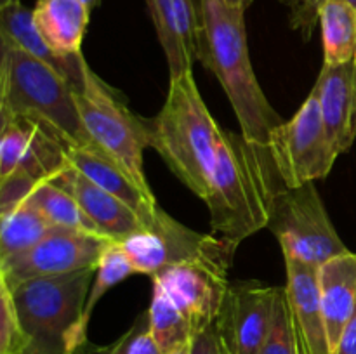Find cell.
Instances as JSON below:
<instances>
[{"label": "cell", "instance_id": "obj_1", "mask_svg": "<svg viewBox=\"0 0 356 354\" xmlns=\"http://www.w3.org/2000/svg\"><path fill=\"white\" fill-rule=\"evenodd\" d=\"M200 26L195 58L218 76L238 120L242 135L268 149L270 135L282 117L261 89L250 61L245 33V10L226 0H198Z\"/></svg>", "mask_w": 356, "mask_h": 354}, {"label": "cell", "instance_id": "obj_2", "mask_svg": "<svg viewBox=\"0 0 356 354\" xmlns=\"http://www.w3.org/2000/svg\"><path fill=\"white\" fill-rule=\"evenodd\" d=\"M278 179L270 149L250 144L242 134L222 130L205 196L212 233L238 246L268 228Z\"/></svg>", "mask_w": 356, "mask_h": 354}, {"label": "cell", "instance_id": "obj_3", "mask_svg": "<svg viewBox=\"0 0 356 354\" xmlns=\"http://www.w3.org/2000/svg\"><path fill=\"white\" fill-rule=\"evenodd\" d=\"M149 146L197 196H207L222 128L205 106L193 71L172 76L159 115L146 120Z\"/></svg>", "mask_w": 356, "mask_h": 354}, {"label": "cell", "instance_id": "obj_4", "mask_svg": "<svg viewBox=\"0 0 356 354\" xmlns=\"http://www.w3.org/2000/svg\"><path fill=\"white\" fill-rule=\"evenodd\" d=\"M24 117L70 148H94L72 83L23 49L0 40V118Z\"/></svg>", "mask_w": 356, "mask_h": 354}, {"label": "cell", "instance_id": "obj_5", "mask_svg": "<svg viewBox=\"0 0 356 354\" xmlns=\"http://www.w3.org/2000/svg\"><path fill=\"white\" fill-rule=\"evenodd\" d=\"M96 267L35 278L10 290L21 325L30 339L24 354H72L87 340L82 316Z\"/></svg>", "mask_w": 356, "mask_h": 354}, {"label": "cell", "instance_id": "obj_6", "mask_svg": "<svg viewBox=\"0 0 356 354\" xmlns=\"http://www.w3.org/2000/svg\"><path fill=\"white\" fill-rule=\"evenodd\" d=\"M75 96L94 148L115 160L145 193L153 194L143 167V153L149 146L146 118L132 113L124 96L101 80L89 65Z\"/></svg>", "mask_w": 356, "mask_h": 354}, {"label": "cell", "instance_id": "obj_7", "mask_svg": "<svg viewBox=\"0 0 356 354\" xmlns=\"http://www.w3.org/2000/svg\"><path fill=\"white\" fill-rule=\"evenodd\" d=\"M138 274L155 276L176 264L197 262L228 273L236 246L214 233L202 235L156 207L143 226L120 243Z\"/></svg>", "mask_w": 356, "mask_h": 354}, {"label": "cell", "instance_id": "obj_8", "mask_svg": "<svg viewBox=\"0 0 356 354\" xmlns=\"http://www.w3.org/2000/svg\"><path fill=\"white\" fill-rule=\"evenodd\" d=\"M268 229L277 236L285 259L313 267L350 252L337 235L313 183L299 187L282 184L275 191Z\"/></svg>", "mask_w": 356, "mask_h": 354}, {"label": "cell", "instance_id": "obj_9", "mask_svg": "<svg viewBox=\"0 0 356 354\" xmlns=\"http://www.w3.org/2000/svg\"><path fill=\"white\" fill-rule=\"evenodd\" d=\"M268 149L284 186L299 187L329 176L339 155L327 134L315 90L292 120L271 132Z\"/></svg>", "mask_w": 356, "mask_h": 354}, {"label": "cell", "instance_id": "obj_10", "mask_svg": "<svg viewBox=\"0 0 356 354\" xmlns=\"http://www.w3.org/2000/svg\"><path fill=\"white\" fill-rule=\"evenodd\" d=\"M111 242L106 236L58 228L31 248L0 260V281L14 290L35 278L61 276L96 267Z\"/></svg>", "mask_w": 356, "mask_h": 354}, {"label": "cell", "instance_id": "obj_11", "mask_svg": "<svg viewBox=\"0 0 356 354\" xmlns=\"http://www.w3.org/2000/svg\"><path fill=\"white\" fill-rule=\"evenodd\" d=\"M280 287L259 281H233L228 285L225 302L216 326L228 354H259L270 332L275 302Z\"/></svg>", "mask_w": 356, "mask_h": 354}, {"label": "cell", "instance_id": "obj_12", "mask_svg": "<svg viewBox=\"0 0 356 354\" xmlns=\"http://www.w3.org/2000/svg\"><path fill=\"white\" fill-rule=\"evenodd\" d=\"M0 179L13 172L47 183L68 167L66 142L24 117L0 118Z\"/></svg>", "mask_w": 356, "mask_h": 354}, {"label": "cell", "instance_id": "obj_13", "mask_svg": "<svg viewBox=\"0 0 356 354\" xmlns=\"http://www.w3.org/2000/svg\"><path fill=\"white\" fill-rule=\"evenodd\" d=\"M226 274L205 264H176L159 271L152 283L165 292L197 335L218 319L229 285Z\"/></svg>", "mask_w": 356, "mask_h": 354}, {"label": "cell", "instance_id": "obj_14", "mask_svg": "<svg viewBox=\"0 0 356 354\" xmlns=\"http://www.w3.org/2000/svg\"><path fill=\"white\" fill-rule=\"evenodd\" d=\"M285 295L299 354H332L320 297L318 267L294 259H285Z\"/></svg>", "mask_w": 356, "mask_h": 354}, {"label": "cell", "instance_id": "obj_15", "mask_svg": "<svg viewBox=\"0 0 356 354\" xmlns=\"http://www.w3.org/2000/svg\"><path fill=\"white\" fill-rule=\"evenodd\" d=\"M313 90L330 142L337 155H343L356 139V59L337 66L323 65Z\"/></svg>", "mask_w": 356, "mask_h": 354}, {"label": "cell", "instance_id": "obj_16", "mask_svg": "<svg viewBox=\"0 0 356 354\" xmlns=\"http://www.w3.org/2000/svg\"><path fill=\"white\" fill-rule=\"evenodd\" d=\"M65 191H68L99 233L113 242L122 243L143 226L141 217L129 205L104 191L96 183L83 176L80 170L70 165L52 179Z\"/></svg>", "mask_w": 356, "mask_h": 354}, {"label": "cell", "instance_id": "obj_17", "mask_svg": "<svg viewBox=\"0 0 356 354\" xmlns=\"http://www.w3.org/2000/svg\"><path fill=\"white\" fill-rule=\"evenodd\" d=\"M0 40L13 44L23 49L33 58L40 59L45 65L54 68L61 76H65L73 89H79L83 82V71L87 68V61L82 56L63 58L58 52L52 51L47 42L42 38L40 31L33 19V9H28L21 3V0L0 7Z\"/></svg>", "mask_w": 356, "mask_h": 354}, {"label": "cell", "instance_id": "obj_18", "mask_svg": "<svg viewBox=\"0 0 356 354\" xmlns=\"http://www.w3.org/2000/svg\"><path fill=\"white\" fill-rule=\"evenodd\" d=\"M320 297L332 354L356 311V253L332 257L318 267Z\"/></svg>", "mask_w": 356, "mask_h": 354}, {"label": "cell", "instance_id": "obj_19", "mask_svg": "<svg viewBox=\"0 0 356 354\" xmlns=\"http://www.w3.org/2000/svg\"><path fill=\"white\" fill-rule=\"evenodd\" d=\"M68 162L104 191L117 196L145 221L159 205L153 194L145 193L136 180L97 148H68Z\"/></svg>", "mask_w": 356, "mask_h": 354}, {"label": "cell", "instance_id": "obj_20", "mask_svg": "<svg viewBox=\"0 0 356 354\" xmlns=\"http://www.w3.org/2000/svg\"><path fill=\"white\" fill-rule=\"evenodd\" d=\"M90 9L82 0H37L33 19L42 38L63 58L82 56Z\"/></svg>", "mask_w": 356, "mask_h": 354}, {"label": "cell", "instance_id": "obj_21", "mask_svg": "<svg viewBox=\"0 0 356 354\" xmlns=\"http://www.w3.org/2000/svg\"><path fill=\"white\" fill-rule=\"evenodd\" d=\"M323 65L337 66L356 59V7L348 0H327L320 10Z\"/></svg>", "mask_w": 356, "mask_h": 354}, {"label": "cell", "instance_id": "obj_22", "mask_svg": "<svg viewBox=\"0 0 356 354\" xmlns=\"http://www.w3.org/2000/svg\"><path fill=\"white\" fill-rule=\"evenodd\" d=\"M54 226L30 203L0 215V260L24 252L51 235Z\"/></svg>", "mask_w": 356, "mask_h": 354}, {"label": "cell", "instance_id": "obj_23", "mask_svg": "<svg viewBox=\"0 0 356 354\" xmlns=\"http://www.w3.org/2000/svg\"><path fill=\"white\" fill-rule=\"evenodd\" d=\"M26 203L37 208L54 228L101 235L99 229L90 221L89 215L80 208L75 198L68 191H65L58 184L52 183V180L40 184L33 191V194L28 198Z\"/></svg>", "mask_w": 356, "mask_h": 354}, {"label": "cell", "instance_id": "obj_24", "mask_svg": "<svg viewBox=\"0 0 356 354\" xmlns=\"http://www.w3.org/2000/svg\"><path fill=\"white\" fill-rule=\"evenodd\" d=\"M148 319L149 332L165 354H170L193 340L195 333L188 319L181 314L179 309L156 283H153Z\"/></svg>", "mask_w": 356, "mask_h": 354}, {"label": "cell", "instance_id": "obj_25", "mask_svg": "<svg viewBox=\"0 0 356 354\" xmlns=\"http://www.w3.org/2000/svg\"><path fill=\"white\" fill-rule=\"evenodd\" d=\"M146 6H148L156 35H159V40L165 52L170 78L191 71L193 59L188 56L183 47V42H181L179 28H177L176 0H146Z\"/></svg>", "mask_w": 356, "mask_h": 354}, {"label": "cell", "instance_id": "obj_26", "mask_svg": "<svg viewBox=\"0 0 356 354\" xmlns=\"http://www.w3.org/2000/svg\"><path fill=\"white\" fill-rule=\"evenodd\" d=\"M132 274H138L134 269V264H132L131 257L127 255V252L124 250V246L117 242L108 243L106 248L103 250L99 257V262L96 267V276H94L92 285H90L89 295H87L86 307H83V316H82V328L87 332V326H89L90 316H92L94 307L97 305V302L103 298V295L108 290L118 285L120 281L127 280Z\"/></svg>", "mask_w": 356, "mask_h": 354}, {"label": "cell", "instance_id": "obj_27", "mask_svg": "<svg viewBox=\"0 0 356 354\" xmlns=\"http://www.w3.org/2000/svg\"><path fill=\"white\" fill-rule=\"evenodd\" d=\"M259 354H299L298 340L292 328L291 312H289L287 295L285 288H280L277 302H275L273 319H271L270 332L261 346Z\"/></svg>", "mask_w": 356, "mask_h": 354}, {"label": "cell", "instance_id": "obj_28", "mask_svg": "<svg viewBox=\"0 0 356 354\" xmlns=\"http://www.w3.org/2000/svg\"><path fill=\"white\" fill-rule=\"evenodd\" d=\"M28 346L30 339L21 325L13 294L0 281V354H24Z\"/></svg>", "mask_w": 356, "mask_h": 354}, {"label": "cell", "instance_id": "obj_29", "mask_svg": "<svg viewBox=\"0 0 356 354\" xmlns=\"http://www.w3.org/2000/svg\"><path fill=\"white\" fill-rule=\"evenodd\" d=\"M289 14V24L298 31L305 42L312 40L316 26L320 24V10L327 0H280ZM356 7V0H348Z\"/></svg>", "mask_w": 356, "mask_h": 354}, {"label": "cell", "instance_id": "obj_30", "mask_svg": "<svg viewBox=\"0 0 356 354\" xmlns=\"http://www.w3.org/2000/svg\"><path fill=\"white\" fill-rule=\"evenodd\" d=\"M40 184L44 183L19 172H13L10 176L2 177L0 179V215L9 214L19 205L26 203L28 198Z\"/></svg>", "mask_w": 356, "mask_h": 354}, {"label": "cell", "instance_id": "obj_31", "mask_svg": "<svg viewBox=\"0 0 356 354\" xmlns=\"http://www.w3.org/2000/svg\"><path fill=\"white\" fill-rule=\"evenodd\" d=\"M146 319H148V311L143 312V314L136 319L134 325H132L124 335L118 337L115 342L108 344V346H97V344H92L87 339L83 340L79 347H75L72 354H129L132 340H134L136 333L141 330V326L145 325Z\"/></svg>", "mask_w": 356, "mask_h": 354}, {"label": "cell", "instance_id": "obj_32", "mask_svg": "<svg viewBox=\"0 0 356 354\" xmlns=\"http://www.w3.org/2000/svg\"><path fill=\"white\" fill-rule=\"evenodd\" d=\"M190 354H228L221 337H219L216 321L193 337Z\"/></svg>", "mask_w": 356, "mask_h": 354}, {"label": "cell", "instance_id": "obj_33", "mask_svg": "<svg viewBox=\"0 0 356 354\" xmlns=\"http://www.w3.org/2000/svg\"><path fill=\"white\" fill-rule=\"evenodd\" d=\"M129 354H165L162 351V347L156 344L152 332H149V319H146V323L141 326V330L136 333Z\"/></svg>", "mask_w": 356, "mask_h": 354}, {"label": "cell", "instance_id": "obj_34", "mask_svg": "<svg viewBox=\"0 0 356 354\" xmlns=\"http://www.w3.org/2000/svg\"><path fill=\"white\" fill-rule=\"evenodd\" d=\"M334 354H356V311L344 328Z\"/></svg>", "mask_w": 356, "mask_h": 354}, {"label": "cell", "instance_id": "obj_35", "mask_svg": "<svg viewBox=\"0 0 356 354\" xmlns=\"http://www.w3.org/2000/svg\"><path fill=\"white\" fill-rule=\"evenodd\" d=\"M226 2L229 3V6L233 7H240V9L247 10L250 7V3L254 2V0H226Z\"/></svg>", "mask_w": 356, "mask_h": 354}, {"label": "cell", "instance_id": "obj_36", "mask_svg": "<svg viewBox=\"0 0 356 354\" xmlns=\"http://www.w3.org/2000/svg\"><path fill=\"white\" fill-rule=\"evenodd\" d=\"M190 351H191V344H186V346H183V347H179V349L172 351L170 354H190Z\"/></svg>", "mask_w": 356, "mask_h": 354}, {"label": "cell", "instance_id": "obj_37", "mask_svg": "<svg viewBox=\"0 0 356 354\" xmlns=\"http://www.w3.org/2000/svg\"><path fill=\"white\" fill-rule=\"evenodd\" d=\"M82 2L86 3V6L89 7L90 10H92V9H96L97 6H99V3H101V0H82Z\"/></svg>", "mask_w": 356, "mask_h": 354}, {"label": "cell", "instance_id": "obj_38", "mask_svg": "<svg viewBox=\"0 0 356 354\" xmlns=\"http://www.w3.org/2000/svg\"><path fill=\"white\" fill-rule=\"evenodd\" d=\"M13 2H16V0H0V7H6Z\"/></svg>", "mask_w": 356, "mask_h": 354}]
</instances>
